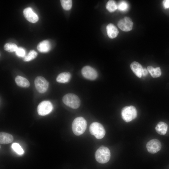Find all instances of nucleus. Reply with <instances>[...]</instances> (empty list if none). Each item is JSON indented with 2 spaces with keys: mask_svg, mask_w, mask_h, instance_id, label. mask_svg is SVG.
Returning a JSON list of instances; mask_svg holds the SVG:
<instances>
[{
  "mask_svg": "<svg viewBox=\"0 0 169 169\" xmlns=\"http://www.w3.org/2000/svg\"><path fill=\"white\" fill-rule=\"evenodd\" d=\"M87 125L86 120L82 117H78L73 120L72 125V131L76 135L79 136L85 131Z\"/></svg>",
  "mask_w": 169,
  "mask_h": 169,
  "instance_id": "nucleus-1",
  "label": "nucleus"
},
{
  "mask_svg": "<svg viewBox=\"0 0 169 169\" xmlns=\"http://www.w3.org/2000/svg\"><path fill=\"white\" fill-rule=\"evenodd\" d=\"M95 157L98 162L102 164L106 163L110 159V151L107 147L101 146L96 151Z\"/></svg>",
  "mask_w": 169,
  "mask_h": 169,
  "instance_id": "nucleus-2",
  "label": "nucleus"
},
{
  "mask_svg": "<svg viewBox=\"0 0 169 169\" xmlns=\"http://www.w3.org/2000/svg\"><path fill=\"white\" fill-rule=\"evenodd\" d=\"M63 103L67 106L74 109L78 108L80 104V101L76 95L69 93L64 95L62 98Z\"/></svg>",
  "mask_w": 169,
  "mask_h": 169,
  "instance_id": "nucleus-3",
  "label": "nucleus"
},
{
  "mask_svg": "<svg viewBox=\"0 0 169 169\" xmlns=\"http://www.w3.org/2000/svg\"><path fill=\"white\" fill-rule=\"evenodd\" d=\"M122 119L128 122L135 119L137 116L136 108L133 106H126L123 107L121 111Z\"/></svg>",
  "mask_w": 169,
  "mask_h": 169,
  "instance_id": "nucleus-4",
  "label": "nucleus"
},
{
  "mask_svg": "<svg viewBox=\"0 0 169 169\" xmlns=\"http://www.w3.org/2000/svg\"><path fill=\"white\" fill-rule=\"evenodd\" d=\"M89 131L92 135L98 139L103 138L105 134V131L103 126L97 122H94L91 124Z\"/></svg>",
  "mask_w": 169,
  "mask_h": 169,
  "instance_id": "nucleus-5",
  "label": "nucleus"
},
{
  "mask_svg": "<svg viewBox=\"0 0 169 169\" xmlns=\"http://www.w3.org/2000/svg\"><path fill=\"white\" fill-rule=\"evenodd\" d=\"M34 84L37 90L41 93L46 92L49 85L48 81L44 77L40 76H37L35 78Z\"/></svg>",
  "mask_w": 169,
  "mask_h": 169,
  "instance_id": "nucleus-6",
  "label": "nucleus"
},
{
  "mask_svg": "<svg viewBox=\"0 0 169 169\" xmlns=\"http://www.w3.org/2000/svg\"><path fill=\"white\" fill-rule=\"evenodd\" d=\"M53 108V105L50 101H44L38 105L37 111L39 115L44 116L49 114L52 111Z\"/></svg>",
  "mask_w": 169,
  "mask_h": 169,
  "instance_id": "nucleus-7",
  "label": "nucleus"
},
{
  "mask_svg": "<svg viewBox=\"0 0 169 169\" xmlns=\"http://www.w3.org/2000/svg\"><path fill=\"white\" fill-rule=\"evenodd\" d=\"M161 147V144L158 140L153 139L149 141L146 144V148L150 153L154 154L159 151Z\"/></svg>",
  "mask_w": 169,
  "mask_h": 169,
  "instance_id": "nucleus-8",
  "label": "nucleus"
},
{
  "mask_svg": "<svg viewBox=\"0 0 169 169\" xmlns=\"http://www.w3.org/2000/svg\"><path fill=\"white\" fill-rule=\"evenodd\" d=\"M81 73L84 77L90 80L95 79L98 76L96 70L89 66L84 67L82 69Z\"/></svg>",
  "mask_w": 169,
  "mask_h": 169,
  "instance_id": "nucleus-9",
  "label": "nucleus"
},
{
  "mask_svg": "<svg viewBox=\"0 0 169 169\" xmlns=\"http://www.w3.org/2000/svg\"><path fill=\"white\" fill-rule=\"evenodd\" d=\"M133 22L129 17H125L120 20L118 23V27L124 31H131L133 28Z\"/></svg>",
  "mask_w": 169,
  "mask_h": 169,
  "instance_id": "nucleus-10",
  "label": "nucleus"
},
{
  "mask_svg": "<svg viewBox=\"0 0 169 169\" xmlns=\"http://www.w3.org/2000/svg\"><path fill=\"white\" fill-rule=\"evenodd\" d=\"M23 14L25 18L31 23H35L38 20L37 14L33 12L32 9L30 7L24 9Z\"/></svg>",
  "mask_w": 169,
  "mask_h": 169,
  "instance_id": "nucleus-11",
  "label": "nucleus"
},
{
  "mask_svg": "<svg viewBox=\"0 0 169 169\" xmlns=\"http://www.w3.org/2000/svg\"><path fill=\"white\" fill-rule=\"evenodd\" d=\"M130 67L133 72L137 77L139 78H141L143 68L140 64L136 61L133 62L131 64Z\"/></svg>",
  "mask_w": 169,
  "mask_h": 169,
  "instance_id": "nucleus-12",
  "label": "nucleus"
},
{
  "mask_svg": "<svg viewBox=\"0 0 169 169\" xmlns=\"http://www.w3.org/2000/svg\"><path fill=\"white\" fill-rule=\"evenodd\" d=\"M106 31L108 36L111 38H114L116 37L119 33L117 28L112 23H110L107 25Z\"/></svg>",
  "mask_w": 169,
  "mask_h": 169,
  "instance_id": "nucleus-13",
  "label": "nucleus"
},
{
  "mask_svg": "<svg viewBox=\"0 0 169 169\" xmlns=\"http://www.w3.org/2000/svg\"><path fill=\"white\" fill-rule=\"evenodd\" d=\"M51 47L49 41L48 40H44L38 44L37 46V49L40 52L46 53L50 50Z\"/></svg>",
  "mask_w": 169,
  "mask_h": 169,
  "instance_id": "nucleus-14",
  "label": "nucleus"
},
{
  "mask_svg": "<svg viewBox=\"0 0 169 169\" xmlns=\"http://www.w3.org/2000/svg\"><path fill=\"white\" fill-rule=\"evenodd\" d=\"M13 140V136L11 134L5 132L0 133L1 144H8L12 142Z\"/></svg>",
  "mask_w": 169,
  "mask_h": 169,
  "instance_id": "nucleus-15",
  "label": "nucleus"
},
{
  "mask_svg": "<svg viewBox=\"0 0 169 169\" xmlns=\"http://www.w3.org/2000/svg\"><path fill=\"white\" fill-rule=\"evenodd\" d=\"M15 80L17 85L20 87L27 88L30 86L29 81L26 79L22 76L19 75L17 76Z\"/></svg>",
  "mask_w": 169,
  "mask_h": 169,
  "instance_id": "nucleus-16",
  "label": "nucleus"
},
{
  "mask_svg": "<svg viewBox=\"0 0 169 169\" xmlns=\"http://www.w3.org/2000/svg\"><path fill=\"white\" fill-rule=\"evenodd\" d=\"M168 125L163 122H160L156 125L155 127L156 131L159 134L163 135H165L167 131Z\"/></svg>",
  "mask_w": 169,
  "mask_h": 169,
  "instance_id": "nucleus-17",
  "label": "nucleus"
},
{
  "mask_svg": "<svg viewBox=\"0 0 169 169\" xmlns=\"http://www.w3.org/2000/svg\"><path fill=\"white\" fill-rule=\"evenodd\" d=\"M71 74L69 73L64 72L59 74L56 78V81L60 83H65L68 82L71 77Z\"/></svg>",
  "mask_w": 169,
  "mask_h": 169,
  "instance_id": "nucleus-18",
  "label": "nucleus"
},
{
  "mask_svg": "<svg viewBox=\"0 0 169 169\" xmlns=\"http://www.w3.org/2000/svg\"><path fill=\"white\" fill-rule=\"evenodd\" d=\"M147 69L153 78L158 77L161 75V70L159 67L154 68L152 66H149L147 67Z\"/></svg>",
  "mask_w": 169,
  "mask_h": 169,
  "instance_id": "nucleus-19",
  "label": "nucleus"
},
{
  "mask_svg": "<svg viewBox=\"0 0 169 169\" xmlns=\"http://www.w3.org/2000/svg\"><path fill=\"white\" fill-rule=\"evenodd\" d=\"M106 7L110 12H112L117 9V5L113 0H109L107 3Z\"/></svg>",
  "mask_w": 169,
  "mask_h": 169,
  "instance_id": "nucleus-20",
  "label": "nucleus"
},
{
  "mask_svg": "<svg viewBox=\"0 0 169 169\" xmlns=\"http://www.w3.org/2000/svg\"><path fill=\"white\" fill-rule=\"evenodd\" d=\"M18 48L15 44L12 43H6L4 46V50L9 52H15Z\"/></svg>",
  "mask_w": 169,
  "mask_h": 169,
  "instance_id": "nucleus-21",
  "label": "nucleus"
},
{
  "mask_svg": "<svg viewBox=\"0 0 169 169\" xmlns=\"http://www.w3.org/2000/svg\"><path fill=\"white\" fill-rule=\"evenodd\" d=\"M37 55V52L34 50H32L27 55L23 58V60L25 62L29 61L35 59Z\"/></svg>",
  "mask_w": 169,
  "mask_h": 169,
  "instance_id": "nucleus-22",
  "label": "nucleus"
},
{
  "mask_svg": "<svg viewBox=\"0 0 169 169\" xmlns=\"http://www.w3.org/2000/svg\"><path fill=\"white\" fill-rule=\"evenodd\" d=\"M62 7L65 10H70L72 6V0H60Z\"/></svg>",
  "mask_w": 169,
  "mask_h": 169,
  "instance_id": "nucleus-23",
  "label": "nucleus"
},
{
  "mask_svg": "<svg viewBox=\"0 0 169 169\" xmlns=\"http://www.w3.org/2000/svg\"><path fill=\"white\" fill-rule=\"evenodd\" d=\"M128 8V3L125 1H121L117 5V9L120 11H125L127 10Z\"/></svg>",
  "mask_w": 169,
  "mask_h": 169,
  "instance_id": "nucleus-24",
  "label": "nucleus"
},
{
  "mask_svg": "<svg viewBox=\"0 0 169 169\" xmlns=\"http://www.w3.org/2000/svg\"><path fill=\"white\" fill-rule=\"evenodd\" d=\"M12 147L13 149L19 155H22L24 153L23 150L18 143H13Z\"/></svg>",
  "mask_w": 169,
  "mask_h": 169,
  "instance_id": "nucleus-25",
  "label": "nucleus"
},
{
  "mask_svg": "<svg viewBox=\"0 0 169 169\" xmlns=\"http://www.w3.org/2000/svg\"><path fill=\"white\" fill-rule=\"evenodd\" d=\"M16 55L19 57H23L25 56V50L22 47H19L15 52Z\"/></svg>",
  "mask_w": 169,
  "mask_h": 169,
  "instance_id": "nucleus-26",
  "label": "nucleus"
},
{
  "mask_svg": "<svg viewBox=\"0 0 169 169\" xmlns=\"http://www.w3.org/2000/svg\"><path fill=\"white\" fill-rule=\"evenodd\" d=\"M163 5L165 9L169 8V0H165L163 1Z\"/></svg>",
  "mask_w": 169,
  "mask_h": 169,
  "instance_id": "nucleus-27",
  "label": "nucleus"
},
{
  "mask_svg": "<svg viewBox=\"0 0 169 169\" xmlns=\"http://www.w3.org/2000/svg\"><path fill=\"white\" fill-rule=\"evenodd\" d=\"M148 70L146 68H143L142 71V76H146L148 74Z\"/></svg>",
  "mask_w": 169,
  "mask_h": 169,
  "instance_id": "nucleus-28",
  "label": "nucleus"
}]
</instances>
